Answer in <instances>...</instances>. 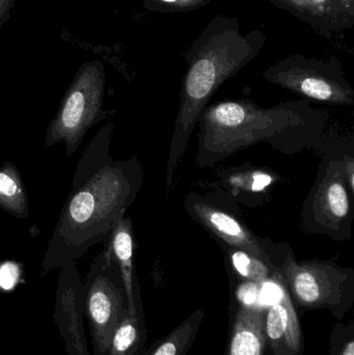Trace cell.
I'll use <instances>...</instances> for the list:
<instances>
[{
  "label": "cell",
  "mask_w": 354,
  "mask_h": 355,
  "mask_svg": "<svg viewBox=\"0 0 354 355\" xmlns=\"http://www.w3.org/2000/svg\"><path fill=\"white\" fill-rule=\"evenodd\" d=\"M58 275L53 319L68 355H91L85 333L82 281L77 262L64 265Z\"/></svg>",
  "instance_id": "ba28073f"
},
{
  "label": "cell",
  "mask_w": 354,
  "mask_h": 355,
  "mask_svg": "<svg viewBox=\"0 0 354 355\" xmlns=\"http://www.w3.org/2000/svg\"><path fill=\"white\" fill-rule=\"evenodd\" d=\"M20 279V269L14 262L0 265V289L10 291L16 287Z\"/></svg>",
  "instance_id": "d6986e66"
},
{
  "label": "cell",
  "mask_w": 354,
  "mask_h": 355,
  "mask_svg": "<svg viewBox=\"0 0 354 355\" xmlns=\"http://www.w3.org/2000/svg\"><path fill=\"white\" fill-rule=\"evenodd\" d=\"M276 297L264 306L263 334L267 355H303L305 340L297 309L278 273L274 279Z\"/></svg>",
  "instance_id": "9c48e42d"
},
{
  "label": "cell",
  "mask_w": 354,
  "mask_h": 355,
  "mask_svg": "<svg viewBox=\"0 0 354 355\" xmlns=\"http://www.w3.org/2000/svg\"><path fill=\"white\" fill-rule=\"evenodd\" d=\"M184 207L187 214L220 240L222 245L243 250L272 264L262 238L247 227L230 202L218 194L202 196L191 192L185 196Z\"/></svg>",
  "instance_id": "52a82bcc"
},
{
  "label": "cell",
  "mask_w": 354,
  "mask_h": 355,
  "mask_svg": "<svg viewBox=\"0 0 354 355\" xmlns=\"http://www.w3.org/2000/svg\"><path fill=\"white\" fill-rule=\"evenodd\" d=\"M112 250L116 264L122 275L123 283L126 290L129 312L136 313L143 309L141 302V287L135 272L134 235L132 220L124 216L114 229L109 239L105 242Z\"/></svg>",
  "instance_id": "7c38bea8"
},
{
  "label": "cell",
  "mask_w": 354,
  "mask_h": 355,
  "mask_svg": "<svg viewBox=\"0 0 354 355\" xmlns=\"http://www.w3.org/2000/svg\"><path fill=\"white\" fill-rule=\"evenodd\" d=\"M231 181H239L240 183L234 184L232 187L237 188L241 190H251L253 192L262 191L266 187L272 184L274 182V177L267 173L264 172H253V173H243L241 175H233L231 177Z\"/></svg>",
  "instance_id": "ac0fdd59"
},
{
  "label": "cell",
  "mask_w": 354,
  "mask_h": 355,
  "mask_svg": "<svg viewBox=\"0 0 354 355\" xmlns=\"http://www.w3.org/2000/svg\"><path fill=\"white\" fill-rule=\"evenodd\" d=\"M353 196L345 174V155L324 156L315 183L301 210V225L311 235H324L336 241L353 236Z\"/></svg>",
  "instance_id": "5b68a950"
},
{
  "label": "cell",
  "mask_w": 354,
  "mask_h": 355,
  "mask_svg": "<svg viewBox=\"0 0 354 355\" xmlns=\"http://www.w3.org/2000/svg\"><path fill=\"white\" fill-rule=\"evenodd\" d=\"M114 124L98 131L79 158L72 187L48 242L41 275L78 262L96 244L105 243L126 216L145 174L136 156L114 160L110 154Z\"/></svg>",
  "instance_id": "6da1fadb"
},
{
  "label": "cell",
  "mask_w": 354,
  "mask_h": 355,
  "mask_svg": "<svg viewBox=\"0 0 354 355\" xmlns=\"http://www.w3.org/2000/svg\"><path fill=\"white\" fill-rule=\"evenodd\" d=\"M205 318L204 309H197L162 339L150 346L147 355H187L195 343Z\"/></svg>",
  "instance_id": "9a60e30c"
},
{
  "label": "cell",
  "mask_w": 354,
  "mask_h": 355,
  "mask_svg": "<svg viewBox=\"0 0 354 355\" xmlns=\"http://www.w3.org/2000/svg\"><path fill=\"white\" fill-rule=\"evenodd\" d=\"M148 329L143 309L127 311L114 329L112 341L103 355H147Z\"/></svg>",
  "instance_id": "4fadbf2b"
},
{
  "label": "cell",
  "mask_w": 354,
  "mask_h": 355,
  "mask_svg": "<svg viewBox=\"0 0 354 355\" xmlns=\"http://www.w3.org/2000/svg\"><path fill=\"white\" fill-rule=\"evenodd\" d=\"M0 208L18 219L29 215L26 189L18 168L10 162L0 168Z\"/></svg>",
  "instance_id": "2e32d148"
},
{
  "label": "cell",
  "mask_w": 354,
  "mask_h": 355,
  "mask_svg": "<svg viewBox=\"0 0 354 355\" xmlns=\"http://www.w3.org/2000/svg\"><path fill=\"white\" fill-rule=\"evenodd\" d=\"M105 68L99 60L79 67L46 131V147L62 143L68 157L82 145L85 135L107 112L103 110Z\"/></svg>",
  "instance_id": "277c9868"
},
{
  "label": "cell",
  "mask_w": 354,
  "mask_h": 355,
  "mask_svg": "<svg viewBox=\"0 0 354 355\" xmlns=\"http://www.w3.org/2000/svg\"><path fill=\"white\" fill-rule=\"evenodd\" d=\"M163 1H168V2H170V1H175V0H163Z\"/></svg>",
  "instance_id": "44dd1931"
},
{
  "label": "cell",
  "mask_w": 354,
  "mask_h": 355,
  "mask_svg": "<svg viewBox=\"0 0 354 355\" xmlns=\"http://www.w3.org/2000/svg\"><path fill=\"white\" fill-rule=\"evenodd\" d=\"M222 248L226 256L231 282H249L264 285L278 275L274 265L258 257L222 244Z\"/></svg>",
  "instance_id": "5bb4252c"
},
{
  "label": "cell",
  "mask_w": 354,
  "mask_h": 355,
  "mask_svg": "<svg viewBox=\"0 0 354 355\" xmlns=\"http://www.w3.org/2000/svg\"><path fill=\"white\" fill-rule=\"evenodd\" d=\"M264 306L231 298L224 355H267L263 334Z\"/></svg>",
  "instance_id": "8fae6325"
},
{
  "label": "cell",
  "mask_w": 354,
  "mask_h": 355,
  "mask_svg": "<svg viewBox=\"0 0 354 355\" xmlns=\"http://www.w3.org/2000/svg\"><path fill=\"white\" fill-rule=\"evenodd\" d=\"M267 78L303 97L333 105H353L351 85L326 69L287 67L268 73Z\"/></svg>",
  "instance_id": "30bf717a"
},
{
  "label": "cell",
  "mask_w": 354,
  "mask_h": 355,
  "mask_svg": "<svg viewBox=\"0 0 354 355\" xmlns=\"http://www.w3.org/2000/svg\"><path fill=\"white\" fill-rule=\"evenodd\" d=\"M17 0H0V28L10 20Z\"/></svg>",
  "instance_id": "ffe728a7"
},
{
  "label": "cell",
  "mask_w": 354,
  "mask_h": 355,
  "mask_svg": "<svg viewBox=\"0 0 354 355\" xmlns=\"http://www.w3.org/2000/svg\"><path fill=\"white\" fill-rule=\"evenodd\" d=\"M330 114L308 102L260 107L249 101H224L208 106L197 126L195 164L213 168L218 162L258 144L284 154L313 147L324 135Z\"/></svg>",
  "instance_id": "7a4b0ae2"
},
{
  "label": "cell",
  "mask_w": 354,
  "mask_h": 355,
  "mask_svg": "<svg viewBox=\"0 0 354 355\" xmlns=\"http://www.w3.org/2000/svg\"><path fill=\"white\" fill-rule=\"evenodd\" d=\"M330 355H354V321H338L330 337Z\"/></svg>",
  "instance_id": "e0dca14e"
},
{
  "label": "cell",
  "mask_w": 354,
  "mask_h": 355,
  "mask_svg": "<svg viewBox=\"0 0 354 355\" xmlns=\"http://www.w3.org/2000/svg\"><path fill=\"white\" fill-rule=\"evenodd\" d=\"M262 243L286 286L295 308L301 312L328 310L342 321L354 304V270L334 261H297L286 243L268 237Z\"/></svg>",
  "instance_id": "3957f363"
},
{
  "label": "cell",
  "mask_w": 354,
  "mask_h": 355,
  "mask_svg": "<svg viewBox=\"0 0 354 355\" xmlns=\"http://www.w3.org/2000/svg\"><path fill=\"white\" fill-rule=\"evenodd\" d=\"M85 316L89 323L94 354L103 355L114 329L128 311L120 269L108 244L104 243L82 282Z\"/></svg>",
  "instance_id": "8992f818"
}]
</instances>
